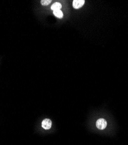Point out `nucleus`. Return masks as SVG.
Here are the masks:
<instances>
[{
	"label": "nucleus",
	"instance_id": "obj_3",
	"mask_svg": "<svg viewBox=\"0 0 128 145\" xmlns=\"http://www.w3.org/2000/svg\"><path fill=\"white\" fill-rule=\"evenodd\" d=\"M84 0H74L73 1V6L75 9H79L84 4Z\"/></svg>",
	"mask_w": 128,
	"mask_h": 145
},
{
	"label": "nucleus",
	"instance_id": "obj_6",
	"mask_svg": "<svg viewBox=\"0 0 128 145\" xmlns=\"http://www.w3.org/2000/svg\"><path fill=\"white\" fill-rule=\"evenodd\" d=\"M51 2V0H42L41 1V3L43 6H47V5L50 4Z\"/></svg>",
	"mask_w": 128,
	"mask_h": 145
},
{
	"label": "nucleus",
	"instance_id": "obj_5",
	"mask_svg": "<svg viewBox=\"0 0 128 145\" xmlns=\"http://www.w3.org/2000/svg\"><path fill=\"white\" fill-rule=\"evenodd\" d=\"M53 14L55 16H56L59 19H62L63 16H64V14L63 12L61 11V10H54L53 11Z\"/></svg>",
	"mask_w": 128,
	"mask_h": 145
},
{
	"label": "nucleus",
	"instance_id": "obj_4",
	"mask_svg": "<svg viewBox=\"0 0 128 145\" xmlns=\"http://www.w3.org/2000/svg\"><path fill=\"white\" fill-rule=\"evenodd\" d=\"M62 8V5L59 2H55L51 6V9L53 10H61V8Z\"/></svg>",
	"mask_w": 128,
	"mask_h": 145
},
{
	"label": "nucleus",
	"instance_id": "obj_2",
	"mask_svg": "<svg viewBox=\"0 0 128 145\" xmlns=\"http://www.w3.org/2000/svg\"><path fill=\"white\" fill-rule=\"evenodd\" d=\"M52 125L51 121L48 118H46L43 120L42 123V127L45 129V130H49L51 128Z\"/></svg>",
	"mask_w": 128,
	"mask_h": 145
},
{
	"label": "nucleus",
	"instance_id": "obj_1",
	"mask_svg": "<svg viewBox=\"0 0 128 145\" xmlns=\"http://www.w3.org/2000/svg\"><path fill=\"white\" fill-rule=\"evenodd\" d=\"M96 127L101 130H103L106 128L107 122L104 118H99L96 123Z\"/></svg>",
	"mask_w": 128,
	"mask_h": 145
}]
</instances>
